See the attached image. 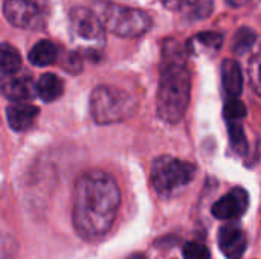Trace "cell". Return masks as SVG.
<instances>
[{"label": "cell", "instance_id": "cell-1", "mask_svg": "<svg viewBox=\"0 0 261 259\" xmlns=\"http://www.w3.org/2000/svg\"><path fill=\"white\" fill-rule=\"evenodd\" d=\"M121 203L115 179L104 171L83 174L75 186L73 223L84 237L104 235L113 224Z\"/></svg>", "mask_w": 261, "mask_h": 259}, {"label": "cell", "instance_id": "cell-2", "mask_svg": "<svg viewBox=\"0 0 261 259\" xmlns=\"http://www.w3.org/2000/svg\"><path fill=\"white\" fill-rule=\"evenodd\" d=\"M165 44V58L161 67L158 89V113L167 124H179L190 104L191 98V72L184 61L177 43Z\"/></svg>", "mask_w": 261, "mask_h": 259}, {"label": "cell", "instance_id": "cell-3", "mask_svg": "<svg viewBox=\"0 0 261 259\" xmlns=\"http://www.w3.org/2000/svg\"><path fill=\"white\" fill-rule=\"evenodd\" d=\"M136 110V99L122 89L98 85L90 95V114L99 125L124 122L130 119Z\"/></svg>", "mask_w": 261, "mask_h": 259}, {"label": "cell", "instance_id": "cell-4", "mask_svg": "<svg viewBox=\"0 0 261 259\" xmlns=\"http://www.w3.org/2000/svg\"><path fill=\"white\" fill-rule=\"evenodd\" d=\"M96 15L104 29L125 38L141 37L151 27V18L145 11L112 2L98 3Z\"/></svg>", "mask_w": 261, "mask_h": 259}, {"label": "cell", "instance_id": "cell-5", "mask_svg": "<svg viewBox=\"0 0 261 259\" xmlns=\"http://www.w3.org/2000/svg\"><path fill=\"white\" fill-rule=\"evenodd\" d=\"M196 176V166L173 156H161L151 165V183L161 197H170L188 186Z\"/></svg>", "mask_w": 261, "mask_h": 259}, {"label": "cell", "instance_id": "cell-6", "mask_svg": "<svg viewBox=\"0 0 261 259\" xmlns=\"http://www.w3.org/2000/svg\"><path fill=\"white\" fill-rule=\"evenodd\" d=\"M69 31L72 43L81 49L98 50L106 43V29L96 15L84 6H76L69 14Z\"/></svg>", "mask_w": 261, "mask_h": 259}, {"label": "cell", "instance_id": "cell-7", "mask_svg": "<svg viewBox=\"0 0 261 259\" xmlns=\"http://www.w3.org/2000/svg\"><path fill=\"white\" fill-rule=\"evenodd\" d=\"M6 20L21 29H38L47 15L46 0H3Z\"/></svg>", "mask_w": 261, "mask_h": 259}, {"label": "cell", "instance_id": "cell-8", "mask_svg": "<svg viewBox=\"0 0 261 259\" xmlns=\"http://www.w3.org/2000/svg\"><path fill=\"white\" fill-rule=\"evenodd\" d=\"M249 208V194L243 188H234L213 205V215L217 220L240 218Z\"/></svg>", "mask_w": 261, "mask_h": 259}, {"label": "cell", "instance_id": "cell-9", "mask_svg": "<svg viewBox=\"0 0 261 259\" xmlns=\"http://www.w3.org/2000/svg\"><path fill=\"white\" fill-rule=\"evenodd\" d=\"M0 93L14 102H23L32 99L35 93V84L26 73H6L0 78Z\"/></svg>", "mask_w": 261, "mask_h": 259}, {"label": "cell", "instance_id": "cell-10", "mask_svg": "<svg viewBox=\"0 0 261 259\" xmlns=\"http://www.w3.org/2000/svg\"><path fill=\"white\" fill-rule=\"evenodd\" d=\"M219 247L228 259H242L248 247L246 234L237 224H225L219 231Z\"/></svg>", "mask_w": 261, "mask_h": 259}, {"label": "cell", "instance_id": "cell-11", "mask_svg": "<svg viewBox=\"0 0 261 259\" xmlns=\"http://www.w3.org/2000/svg\"><path fill=\"white\" fill-rule=\"evenodd\" d=\"M40 108L31 104L15 102L6 108L8 124L14 131H26L37 119Z\"/></svg>", "mask_w": 261, "mask_h": 259}, {"label": "cell", "instance_id": "cell-12", "mask_svg": "<svg viewBox=\"0 0 261 259\" xmlns=\"http://www.w3.org/2000/svg\"><path fill=\"white\" fill-rule=\"evenodd\" d=\"M223 44V37L219 32H200L188 40L187 52L190 55H202L217 52Z\"/></svg>", "mask_w": 261, "mask_h": 259}, {"label": "cell", "instance_id": "cell-13", "mask_svg": "<svg viewBox=\"0 0 261 259\" xmlns=\"http://www.w3.org/2000/svg\"><path fill=\"white\" fill-rule=\"evenodd\" d=\"M223 89L229 98H239L243 90V72L237 61L225 60L222 64Z\"/></svg>", "mask_w": 261, "mask_h": 259}, {"label": "cell", "instance_id": "cell-14", "mask_svg": "<svg viewBox=\"0 0 261 259\" xmlns=\"http://www.w3.org/2000/svg\"><path fill=\"white\" fill-rule=\"evenodd\" d=\"M64 92V84L63 79L55 75V73H43L35 84V93L44 101V102H52L57 101Z\"/></svg>", "mask_w": 261, "mask_h": 259}, {"label": "cell", "instance_id": "cell-15", "mask_svg": "<svg viewBox=\"0 0 261 259\" xmlns=\"http://www.w3.org/2000/svg\"><path fill=\"white\" fill-rule=\"evenodd\" d=\"M29 63L37 67H44L57 61L58 58V49L57 46L49 40H41L32 46V49L28 53Z\"/></svg>", "mask_w": 261, "mask_h": 259}, {"label": "cell", "instance_id": "cell-16", "mask_svg": "<svg viewBox=\"0 0 261 259\" xmlns=\"http://www.w3.org/2000/svg\"><path fill=\"white\" fill-rule=\"evenodd\" d=\"M21 66V56L18 50L9 44V43H2L0 44V73H14L20 69Z\"/></svg>", "mask_w": 261, "mask_h": 259}, {"label": "cell", "instance_id": "cell-17", "mask_svg": "<svg viewBox=\"0 0 261 259\" xmlns=\"http://www.w3.org/2000/svg\"><path fill=\"white\" fill-rule=\"evenodd\" d=\"M255 43H257V32L251 27H242L236 32L231 43V49L237 55H245L254 47Z\"/></svg>", "mask_w": 261, "mask_h": 259}, {"label": "cell", "instance_id": "cell-18", "mask_svg": "<svg viewBox=\"0 0 261 259\" xmlns=\"http://www.w3.org/2000/svg\"><path fill=\"white\" fill-rule=\"evenodd\" d=\"M228 130H229V139L232 148L239 154L248 153V139L245 136V130L240 124V121H228Z\"/></svg>", "mask_w": 261, "mask_h": 259}, {"label": "cell", "instance_id": "cell-19", "mask_svg": "<svg viewBox=\"0 0 261 259\" xmlns=\"http://www.w3.org/2000/svg\"><path fill=\"white\" fill-rule=\"evenodd\" d=\"M246 105L237 98H229L223 108V116L226 121H242L243 118H246Z\"/></svg>", "mask_w": 261, "mask_h": 259}, {"label": "cell", "instance_id": "cell-20", "mask_svg": "<svg viewBox=\"0 0 261 259\" xmlns=\"http://www.w3.org/2000/svg\"><path fill=\"white\" fill-rule=\"evenodd\" d=\"M184 259H210V249L202 244V243H196V241H191V243H187L184 246Z\"/></svg>", "mask_w": 261, "mask_h": 259}, {"label": "cell", "instance_id": "cell-21", "mask_svg": "<svg viewBox=\"0 0 261 259\" xmlns=\"http://www.w3.org/2000/svg\"><path fill=\"white\" fill-rule=\"evenodd\" d=\"M161 2L165 8H168L171 11H180V9H185L200 0H161Z\"/></svg>", "mask_w": 261, "mask_h": 259}, {"label": "cell", "instance_id": "cell-22", "mask_svg": "<svg viewBox=\"0 0 261 259\" xmlns=\"http://www.w3.org/2000/svg\"><path fill=\"white\" fill-rule=\"evenodd\" d=\"M258 55H255L254 58H252V61H251V66H252V72H251V75H252V78H254V89L258 92V85H260V81H258V66H260V63H258Z\"/></svg>", "mask_w": 261, "mask_h": 259}, {"label": "cell", "instance_id": "cell-23", "mask_svg": "<svg viewBox=\"0 0 261 259\" xmlns=\"http://www.w3.org/2000/svg\"><path fill=\"white\" fill-rule=\"evenodd\" d=\"M231 6H236V8H239V6H243V5H246L249 0H226Z\"/></svg>", "mask_w": 261, "mask_h": 259}, {"label": "cell", "instance_id": "cell-24", "mask_svg": "<svg viewBox=\"0 0 261 259\" xmlns=\"http://www.w3.org/2000/svg\"><path fill=\"white\" fill-rule=\"evenodd\" d=\"M127 259H147V258H145V255H144V253H133V255H130Z\"/></svg>", "mask_w": 261, "mask_h": 259}]
</instances>
